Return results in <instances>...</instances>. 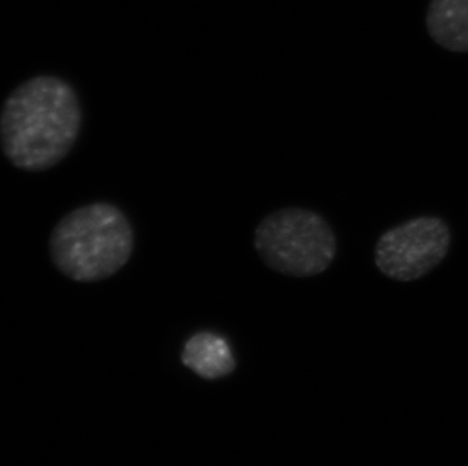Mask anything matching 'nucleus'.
<instances>
[{
    "instance_id": "nucleus-1",
    "label": "nucleus",
    "mask_w": 468,
    "mask_h": 466,
    "mask_svg": "<svg viewBox=\"0 0 468 466\" xmlns=\"http://www.w3.org/2000/svg\"><path fill=\"white\" fill-rule=\"evenodd\" d=\"M82 126L80 97L57 76L18 85L0 112V144L14 167L46 172L70 154Z\"/></svg>"
},
{
    "instance_id": "nucleus-2",
    "label": "nucleus",
    "mask_w": 468,
    "mask_h": 466,
    "mask_svg": "<svg viewBox=\"0 0 468 466\" xmlns=\"http://www.w3.org/2000/svg\"><path fill=\"white\" fill-rule=\"evenodd\" d=\"M58 271L75 281H99L119 273L133 251V230L115 205L76 207L58 221L49 239Z\"/></svg>"
},
{
    "instance_id": "nucleus-3",
    "label": "nucleus",
    "mask_w": 468,
    "mask_h": 466,
    "mask_svg": "<svg viewBox=\"0 0 468 466\" xmlns=\"http://www.w3.org/2000/svg\"><path fill=\"white\" fill-rule=\"evenodd\" d=\"M255 249L270 270L290 278H315L336 258L338 242L332 226L318 212L283 207L261 220Z\"/></svg>"
},
{
    "instance_id": "nucleus-4",
    "label": "nucleus",
    "mask_w": 468,
    "mask_h": 466,
    "mask_svg": "<svg viewBox=\"0 0 468 466\" xmlns=\"http://www.w3.org/2000/svg\"><path fill=\"white\" fill-rule=\"evenodd\" d=\"M451 246L446 221L440 217H416L378 238L375 264L391 281H416L446 259Z\"/></svg>"
},
{
    "instance_id": "nucleus-5",
    "label": "nucleus",
    "mask_w": 468,
    "mask_h": 466,
    "mask_svg": "<svg viewBox=\"0 0 468 466\" xmlns=\"http://www.w3.org/2000/svg\"><path fill=\"white\" fill-rule=\"evenodd\" d=\"M426 27L440 48L468 53V0H431Z\"/></svg>"
},
{
    "instance_id": "nucleus-6",
    "label": "nucleus",
    "mask_w": 468,
    "mask_h": 466,
    "mask_svg": "<svg viewBox=\"0 0 468 466\" xmlns=\"http://www.w3.org/2000/svg\"><path fill=\"white\" fill-rule=\"evenodd\" d=\"M182 362L186 368L209 380L226 377L235 370V357L229 344L212 332L193 334L184 347Z\"/></svg>"
}]
</instances>
